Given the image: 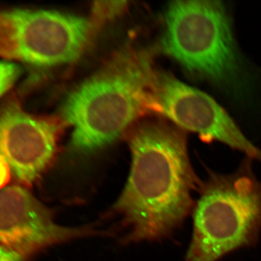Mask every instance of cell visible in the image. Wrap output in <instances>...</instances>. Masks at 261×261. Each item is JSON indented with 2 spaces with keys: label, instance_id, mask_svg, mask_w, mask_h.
I'll return each instance as SVG.
<instances>
[{
  "label": "cell",
  "instance_id": "12",
  "mask_svg": "<svg viewBox=\"0 0 261 261\" xmlns=\"http://www.w3.org/2000/svg\"><path fill=\"white\" fill-rule=\"evenodd\" d=\"M11 174L9 165L3 157L0 156V191L6 187L5 186L9 182Z\"/></svg>",
  "mask_w": 261,
  "mask_h": 261
},
{
  "label": "cell",
  "instance_id": "10",
  "mask_svg": "<svg viewBox=\"0 0 261 261\" xmlns=\"http://www.w3.org/2000/svg\"><path fill=\"white\" fill-rule=\"evenodd\" d=\"M126 4V2H97L94 5V18L99 20L113 18L122 13Z\"/></svg>",
  "mask_w": 261,
  "mask_h": 261
},
{
  "label": "cell",
  "instance_id": "7",
  "mask_svg": "<svg viewBox=\"0 0 261 261\" xmlns=\"http://www.w3.org/2000/svg\"><path fill=\"white\" fill-rule=\"evenodd\" d=\"M106 232L92 226L58 225L53 211L23 185H10L0 191V245L24 256L51 245Z\"/></svg>",
  "mask_w": 261,
  "mask_h": 261
},
{
  "label": "cell",
  "instance_id": "3",
  "mask_svg": "<svg viewBox=\"0 0 261 261\" xmlns=\"http://www.w3.org/2000/svg\"><path fill=\"white\" fill-rule=\"evenodd\" d=\"M246 158L234 172L207 168L192 212L193 228L185 261H219L255 247L261 232V180Z\"/></svg>",
  "mask_w": 261,
  "mask_h": 261
},
{
  "label": "cell",
  "instance_id": "11",
  "mask_svg": "<svg viewBox=\"0 0 261 261\" xmlns=\"http://www.w3.org/2000/svg\"><path fill=\"white\" fill-rule=\"evenodd\" d=\"M27 257L15 250L0 245V261H27Z\"/></svg>",
  "mask_w": 261,
  "mask_h": 261
},
{
  "label": "cell",
  "instance_id": "1",
  "mask_svg": "<svg viewBox=\"0 0 261 261\" xmlns=\"http://www.w3.org/2000/svg\"><path fill=\"white\" fill-rule=\"evenodd\" d=\"M129 176L112 211L123 243L167 238L192 214L202 180L192 168L186 138L167 124L142 123L129 137Z\"/></svg>",
  "mask_w": 261,
  "mask_h": 261
},
{
  "label": "cell",
  "instance_id": "8",
  "mask_svg": "<svg viewBox=\"0 0 261 261\" xmlns=\"http://www.w3.org/2000/svg\"><path fill=\"white\" fill-rule=\"evenodd\" d=\"M57 128L51 122L31 116L18 105L0 111V156L19 184L34 183L56 153Z\"/></svg>",
  "mask_w": 261,
  "mask_h": 261
},
{
  "label": "cell",
  "instance_id": "6",
  "mask_svg": "<svg viewBox=\"0 0 261 261\" xmlns=\"http://www.w3.org/2000/svg\"><path fill=\"white\" fill-rule=\"evenodd\" d=\"M149 107L207 142H219L261 163V150L212 97L176 77L154 72Z\"/></svg>",
  "mask_w": 261,
  "mask_h": 261
},
{
  "label": "cell",
  "instance_id": "5",
  "mask_svg": "<svg viewBox=\"0 0 261 261\" xmlns=\"http://www.w3.org/2000/svg\"><path fill=\"white\" fill-rule=\"evenodd\" d=\"M89 19L53 11H0V56L36 66L67 64L83 53L92 32Z\"/></svg>",
  "mask_w": 261,
  "mask_h": 261
},
{
  "label": "cell",
  "instance_id": "2",
  "mask_svg": "<svg viewBox=\"0 0 261 261\" xmlns=\"http://www.w3.org/2000/svg\"><path fill=\"white\" fill-rule=\"evenodd\" d=\"M154 72L146 57L126 51L72 90L62 108L70 148L92 153L118 139L149 107Z\"/></svg>",
  "mask_w": 261,
  "mask_h": 261
},
{
  "label": "cell",
  "instance_id": "9",
  "mask_svg": "<svg viewBox=\"0 0 261 261\" xmlns=\"http://www.w3.org/2000/svg\"><path fill=\"white\" fill-rule=\"evenodd\" d=\"M20 73L21 68L18 65L0 61V97L11 88Z\"/></svg>",
  "mask_w": 261,
  "mask_h": 261
},
{
  "label": "cell",
  "instance_id": "4",
  "mask_svg": "<svg viewBox=\"0 0 261 261\" xmlns=\"http://www.w3.org/2000/svg\"><path fill=\"white\" fill-rule=\"evenodd\" d=\"M164 20L163 53L197 78L233 94L243 93V63L222 3L172 2Z\"/></svg>",
  "mask_w": 261,
  "mask_h": 261
}]
</instances>
